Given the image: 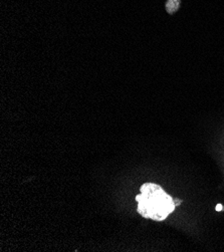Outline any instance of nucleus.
<instances>
[{"instance_id": "nucleus-1", "label": "nucleus", "mask_w": 224, "mask_h": 252, "mask_svg": "<svg viewBox=\"0 0 224 252\" xmlns=\"http://www.w3.org/2000/svg\"><path fill=\"white\" fill-rule=\"evenodd\" d=\"M141 194L136 196L138 212L147 219L162 221L175 209V201L159 185L146 183L141 186Z\"/></svg>"}, {"instance_id": "nucleus-2", "label": "nucleus", "mask_w": 224, "mask_h": 252, "mask_svg": "<svg viewBox=\"0 0 224 252\" xmlns=\"http://www.w3.org/2000/svg\"><path fill=\"white\" fill-rule=\"evenodd\" d=\"M180 5V0H168L166 3V8L169 13H173L177 11Z\"/></svg>"}, {"instance_id": "nucleus-3", "label": "nucleus", "mask_w": 224, "mask_h": 252, "mask_svg": "<svg viewBox=\"0 0 224 252\" xmlns=\"http://www.w3.org/2000/svg\"><path fill=\"white\" fill-rule=\"evenodd\" d=\"M215 209H216V211H222V210H223V205H221V204H217Z\"/></svg>"}]
</instances>
